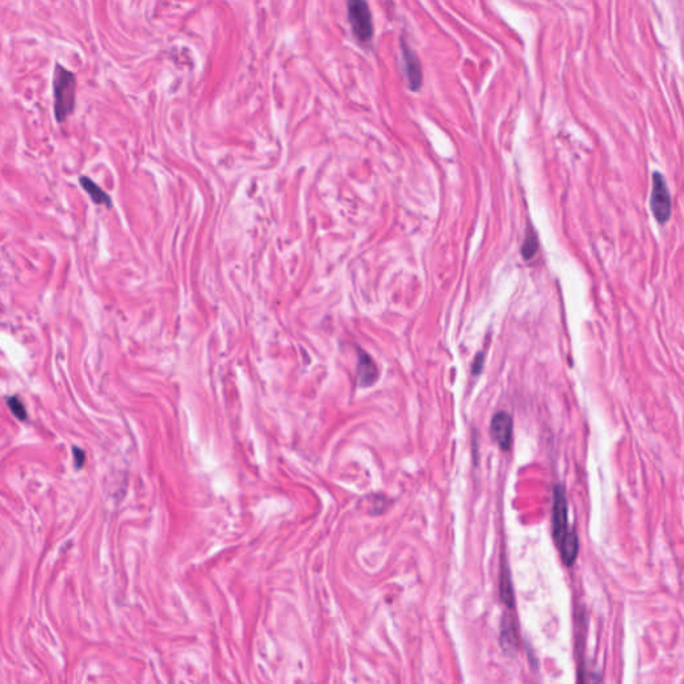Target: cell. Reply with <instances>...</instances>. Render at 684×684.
<instances>
[{
    "instance_id": "6da1fadb",
    "label": "cell",
    "mask_w": 684,
    "mask_h": 684,
    "mask_svg": "<svg viewBox=\"0 0 684 684\" xmlns=\"http://www.w3.org/2000/svg\"><path fill=\"white\" fill-rule=\"evenodd\" d=\"M76 75L57 63L53 76L54 115L57 123H63L74 113L76 103Z\"/></svg>"
},
{
    "instance_id": "7a4b0ae2",
    "label": "cell",
    "mask_w": 684,
    "mask_h": 684,
    "mask_svg": "<svg viewBox=\"0 0 684 684\" xmlns=\"http://www.w3.org/2000/svg\"><path fill=\"white\" fill-rule=\"evenodd\" d=\"M348 18L354 37L361 43H369L373 38V19L366 1L350 0L348 3Z\"/></svg>"
},
{
    "instance_id": "3957f363",
    "label": "cell",
    "mask_w": 684,
    "mask_h": 684,
    "mask_svg": "<svg viewBox=\"0 0 684 684\" xmlns=\"http://www.w3.org/2000/svg\"><path fill=\"white\" fill-rule=\"evenodd\" d=\"M651 210L655 219L665 225L671 217V195L665 183V177L660 172L652 175V192H651Z\"/></svg>"
},
{
    "instance_id": "277c9868",
    "label": "cell",
    "mask_w": 684,
    "mask_h": 684,
    "mask_svg": "<svg viewBox=\"0 0 684 684\" xmlns=\"http://www.w3.org/2000/svg\"><path fill=\"white\" fill-rule=\"evenodd\" d=\"M568 530V510L566 491L561 485H557L553 492V508H552V532L553 539L559 544Z\"/></svg>"
},
{
    "instance_id": "5b68a950",
    "label": "cell",
    "mask_w": 684,
    "mask_h": 684,
    "mask_svg": "<svg viewBox=\"0 0 684 684\" xmlns=\"http://www.w3.org/2000/svg\"><path fill=\"white\" fill-rule=\"evenodd\" d=\"M513 421L507 412H497L491 421V436L503 451H510L512 444Z\"/></svg>"
},
{
    "instance_id": "8992f818",
    "label": "cell",
    "mask_w": 684,
    "mask_h": 684,
    "mask_svg": "<svg viewBox=\"0 0 684 684\" xmlns=\"http://www.w3.org/2000/svg\"><path fill=\"white\" fill-rule=\"evenodd\" d=\"M359 363H357V380L361 388L372 386L380 376L379 368L376 362L372 360V357L359 349Z\"/></svg>"
},
{
    "instance_id": "52a82bcc",
    "label": "cell",
    "mask_w": 684,
    "mask_h": 684,
    "mask_svg": "<svg viewBox=\"0 0 684 684\" xmlns=\"http://www.w3.org/2000/svg\"><path fill=\"white\" fill-rule=\"evenodd\" d=\"M401 47H402V57H404L405 73H406L409 87L412 90H418L421 86V82H422V73H421L420 62H418L417 57L415 55V53L409 48V46L405 42H402Z\"/></svg>"
},
{
    "instance_id": "ba28073f",
    "label": "cell",
    "mask_w": 684,
    "mask_h": 684,
    "mask_svg": "<svg viewBox=\"0 0 684 684\" xmlns=\"http://www.w3.org/2000/svg\"><path fill=\"white\" fill-rule=\"evenodd\" d=\"M79 183H80L82 189L89 194V197L93 199V202L96 205L106 206L109 209L113 206V201H111L110 195L102 190L93 179H90L89 177H80Z\"/></svg>"
},
{
    "instance_id": "9c48e42d",
    "label": "cell",
    "mask_w": 684,
    "mask_h": 684,
    "mask_svg": "<svg viewBox=\"0 0 684 684\" xmlns=\"http://www.w3.org/2000/svg\"><path fill=\"white\" fill-rule=\"evenodd\" d=\"M559 546V550H560V553H561V559L564 561L566 566H572L577 557V553H579V539H577V534L570 530L567 532V534L563 537V540L557 544Z\"/></svg>"
},
{
    "instance_id": "30bf717a",
    "label": "cell",
    "mask_w": 684,
    "mask_h": 684,
    "mask_svg": "<svg viewBox=\"0 0 684 684\" xmlns=\"http://www.w3.org/2000/svg\"><path fill=\"white\" fill-rule=\"evenodd\" d=\"M519 645L517 629L512 616L507 615L501 623V646L505 651H514Z\"/></svg>"
},
{
    "instance_id": "8fae6325",
    "label": "cell",
    "mask_w": 684,
    "mask_h": 684,
    "mask_svg": "<svg viewBox=\"0 0 684 684\" xmlns=\"http://www.w3.org/2000/svg\"><path fill=\"white\" fill-rule=\"evenodd\" d=\"M513 587H512V580H511V572H510V568L507 566V563L504 561V564H501V576H500V595H501V600L510 607L512 609L513 603Z\"/></svg>"
},
{
    "instance_id": "7c38bea8",
    "label": "cell",
    "mask_w": 684,
    "mask_h": 684,
    "mask_svg": "<svg viewBox=\"0 0 684 684\" xmlns=\"http://www.w3.org/2000/svg\"><path fill=\"white\" fill-rule=\"evenodd\" d=\"M537 246H539V242H537L536 233L533 231L532 228H528L527 235H525V240H524V242H523V247H521V254H523V258H525V260H531L533 255L536 254V251H537Z\"/></svg>"
},
{
    "instance_id": "4fadbf2b",
    "label": "cell",
    "mask_w": 684,
    "mask_h": 684,
    "mask_svg": "<svg viewBox=\"0 0 684 684\" xmlns=\"http://www.w3.org/2000/svg\"><path fill=\"white\" fill-rule=\"evenodd\" d=\"M7 404H8L11 412L14 413L15 417L19 418L21 421L27 418V412H26L24 404L18 397H10V399H7Z\"/></svg>"
},
{
    "instance_id": "5bb4252c",
    "label": "cell",
    "mask_w": 684,
    "mask_h": 684,
    "mask_svg": "<svg viewBox=\"0 0 684 684\" xmlns=\"http://www.w3.org/2000/svg\"><path fill=\"white\" fill-rule=\"evenodd\" d=\"M579 684H600V676L582 665L579 668Z\"/></svg>"
},
{
    "instance_id": "9a60e30c",
    "label": "cell",
    "mask_w": 684,
    "mask_h": 684,
    "mask_svg": "<svg viewBox=\"0 0 684 684\" xmlns=\"http://www.w3.org/2000/svg\"><path fill=\"white\" fill-rule=\"evenodd\" d=\"M73 451H74V458H75L76 468H78V469H80V468L83 467L84 461H86V453H84L80 448H78V447H74V448H73Z\"/></svg>"
},
{
    "instance_id": "2e32d148",
    "label": "cell",
    "mask_w": 684,
    "mask_h": 684,
    "mask_svg": "<svg viewBox=\"0 0 684 684\" xmlns=\"http://www.w3.org/2000/svg\"><path fill=\"white\" fill-rule=\"evenodd\" d=\"M483 365H484V354L478 353L475 359V362H474V366H472L474 375H478L483 370Z\"/></svg>"
}]
</instances>
